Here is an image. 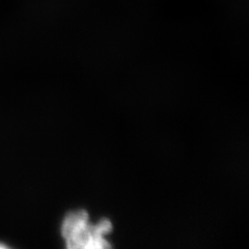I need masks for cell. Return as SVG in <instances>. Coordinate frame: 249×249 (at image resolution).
Returning a JSON list of instances; mask_svg holds the SVG:
<instances>
[{"label": "cell", "instance_id": "obj_1", "mask_svg": "<svg viewBox=\"0 0 249 249\" xmlns=\"http://www.w3.org/2000/svg\"><path fill=\"white\" fill-rule=\"evenodd\" d=\"M110 230L111 223L107 219L96 225L89 224V215L81 210L67 215L61 232L69 248H106L110 244L103 236Z\"/></svg>", "mask_w": 249, "mask_h": 249}]
</instances>
